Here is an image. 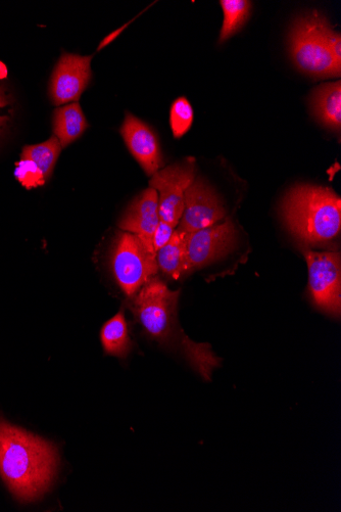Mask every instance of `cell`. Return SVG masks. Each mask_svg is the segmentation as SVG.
Wrapping results in <instances>:
<instances>
[{"instance_id":"6da1fadb","label":"cell","mask_w":341,"mask_h":512,"mask_svg":"<svg viewBox=\"0 0 341 512\" xmlns=\"http://www.w3.org/2000/svg\"><path fill=\"white\" fill-rule=\"evenodd\" d=\"M180 294L155 277L129 299V308L150 338L164 347L180 350L190 366L210 381L221 358L209 344L193 342L181 330L177 317Z\"/></svg>"},{"instance_id":"7a4b0ae2","label":"cell","mask_w":341,"mask_h":512,"mask_svg":"<svg viewBox=\"0 0 341 512\" xmlns=\"http://www.w3.org/2000/svg\"><path fill=\"white\" fill-rule=\"evenodd\" d=\"M59 468L58 448L0 420V477L14 496L33 502L50 490Z\"/></svg>"},{"instance_id":"3957f363","label":"cell","mask_w":341,"mask_h":512,"mask_svg":"<svg viewBox=\"0 0 341 512\" xmlns=\"http://www.w3.org/2000/svg\"><path fill=\"white\" fill-rule=\"evenodd\" d=\"M282 215L291 234L304 245L325 246L339 236L341 200L328 188L298 185L286 195Z\"/></svg>"},{"instance_id":"277c9868","label":"cell","mask_w":341,"mask_h":512,"mask_svg":"<svg viewBox=\"0 0 341 512\" xmlns=\"http://www.w3.org/2000/svg\"><path fill=\"white\" fill-rule=\"evenodd\" d=\"M330 26L314 13L296 22L290 33V54L297 67L315 77H339L341 65L331 55L327 43Z\"/></svg>"},{"instance_id":"5b68a950","label":"cell","mask_w":341,"mask_h":512,"mask_svg":"<svg viewBox=\"0 0 341 512\" xmlns=\"http://www.w3.org/2000/svg\"><path fill=\"white\" fill-rule=\"evenodd\" d=\"M115 281L128 299L134 297L146 284L157 276V254L151 252L142 241L129 232H120L110 255Z\"/></svg>"},{"instance_id":"8992f818","label":"cell","mask_w":341,"mask_h":512,"mask_svg":"<svg viewBox=\"0 0 341 512\" xmlns=\"http://www.w3.org/2000/svg\"><path fill=\"white\" fill-rule=\"evenodd\" d=\"M303 254L309 268V292L313 304L333 317L341 313V258L339 252H314L305 248Z\"/></svg>"},{"instance_id":"52a82bcc","label":"cell","mask_w":341,"mask_h":512,"mask_svg":"<svg viewBox=\"0 0 341 512\" xmlns=\"http://www.w3.org/2000/svg\"><path fill=\"white\" fill-rule=\"evenodd\" d=\"M196 180V161L192 158L159 170L150 181V188L159 195L160 219L175 228L184 211L185 192Z\"/></svg>"},{"instance_id":"ba28073f","label":"cell","mask_w":341,"mask_h":512,"mask_svg":"<svg viewBox=\"0 0 341 512\" xmlns=\"http://www.w3.org/2000/svg\"><path fill=\"white\" fill-rule=\"evenodd\" d=\"M235 243L236 230L230 220L190 232L186 241L188 274L229 254Z\"/></svg>"},{"instance_id":"9c48e42d","label":"cell","mask_w":341,"mask_h":512,"mask_svg":"<svg viewBox=\"0 0 341 512\" xmlns=\"http://www.w3.org/2000/svg\"><path fill=\"white\" fill-rule=\"evenodd\" d=\"M225 215L214 191L202 178H196L185 192L184 211L177 229L190 234L220 223Z\"/></svg>"},{"instance_id":"30bf717a","label":"cell","mask_w":341,"mask_h":512,"mask_svg":"<svg viewBox=\"0 0 341 512\" xmlns=\"http://www.w3.org/2000/svg\"><path fill=\"white\" fill-rule=\"evenodd\" d=\"M90 57L64 54L52 76L50 93L55 105L78 102L91 79Z\"/></svg>"},{"instance_id":"8fae6325","label":"cell","mask_w":341,"mask_h":512,"mask_svg":"<svg viewBox=\"0 0 341 512\" xmlns=\"http://www.w3.org/2000/svg\"><path fill=\"white\" fill-rule=\"evenodd\" d=\"M121 134L132 156L144 172L153 176L164 165L158 137L153 129L131 114H127Z\"/></svg>"},{"instance_id":"7c38bea8","label":"cell","mask_w":341,"mask_h":512,"mask_svg":"<svg viewBox=\"0 0 341 512\" xmlns=\"http://www.w3.org/2000/svg\"><path fill=\"white\" fill-rule=\"evenodd\" d=\"M160 220L159 195L157 191L149 188L131 203L119 221V227L137 236L146 248L157 254L153 238Z\"/></svg>"},{"instance_id":"4fadbf2b","label":"cell","mask_w":341,"mask_h":512,"mask_svg":"<svg viewBox=\"0 0 341 512\" xmlns=\"http://www.w3.org/2000/svg\"><path fill=\"white\" fill-rule=\"evenodd\" d=\"M315 117L326 127L340 130L341 126V85L340 81L323 84L316 88L311 99Z\"/></svg>"},{"instance_id":"5bb4252c","label":"cell","mask_w":341,"mask_h":512,"mask_svg":"<svg viewBox=\"0 0 341 512\" xmlns=\"http://www.w3.org/2000/svg\"><path fill=\"white\" fill-rule=\"evenodd\" d=\"M186 241L187 232L175 229L170 242L157 252L159 270L174 281L188 274Z\"/></svg>"},{"instance_id":"9a60e30c","label":"cell","mask_w":341,"mask_h":512,"mask_svg":"<svg viewBox=\"0 0 341 512\" xmlns=\"http://www.w3.org/2000/svg\"><path fill=\"white\" fill-rule=\"evenodd\" d=\"M88 123L78 103H72L56 110L54 114V132L62 148H66L85 132Z\"/></svg>"},{"instance_id":"2e32d148","label":"cell","mask_w":341,"mask_h":512,"mask_svg":"<svg viewBox=\"0 0 341 512\" xmlns=\"http://www.w3.org/2000/svg\"><path fill=\"white\" fill-rule=\"evenodd\" d=\"M101 341L106 354L125 359L132 350L128 325L123 311L108 320L102 331Z\"/></svg>"},{"instance_id":"e0dca14e","label":"cell","mask_w":341,"mask_h":512,"mask_svg":"<svg viewBox=\"0 0 341 512\" xmlns=\"http://www.w3.org/2000/svg\"><path fill=\"white\" fill-rule=\"evenodd\" d=\"M63 148L56 136L45 143L27 146L23 149L22 159L32 161L42 172L45 180L50 179Z\"/></svg>"},{"instance_id":"ac0fdd59","label":"cell","mask_w":341,"mask_h":512,"mask_svg":"<svg viewBox=\"0 0 341 512\" xmlns=\"http://www.w3.org/2000/svg\"><path fill=\"white\" fill-rule=\"evenodd\" d=\"M220 5L224 12V22L220 32V42L233 36L246 24L252 3L247 0H222Z\"/></svg>"},{"instance_id":"d6986e66","label":"cell","mask_w":341,"mask_h":512,"mask_svg":"<svg viewBox=\"0 0 341 512\" xmlns=\"http://www.w3.org/2000/svg\"><path fill=\"white\" fill-rule=\"evenodd\" d=\"M193 123V109L186 98L177 99L170 112V124L174 137L185 135Z\"/></svg>"},{"instance_id":"ffe728a7","label":"cell","mask_w":341,"mask_h":512,"mask_svg":"<svg viewBox=\"0 0 341 512\" xmlns=\"http://www.w3.org/2000/svg\"><path fill=\"white\" fill-rule=\"evenodd\" d=\"M15 175L27 190L38 188V186L44 185L46 181L41 170L27 159H22L16 165Z\"/></svg>"},{"instance_id":"44dd1931","label":"cell","mask_w":341,"mask_h":512,"mask_svg":"<svg viewBox=\"0 0 341 512\" xmlns=\"http://www.w3.org/2000/svg\"><path fill=\"white\" fill-rule=\"evenodd\" d=\"M174 231V226L165 221L160 220L153 238V246L156 253L170 242L174 234Z\"/></svg>"},{"instance_id":"7402d4cb","label":"cell","mask_w":341,"mask_h":512,"mask_svg":"<svg viewBox=\"0 0 341 512\" xmlns=\"http://www.w3.org/2000/svg\"><path fill=\"white\" fill-rule=\"evenodd\" d=\"M327 43L334 60L341 65V37L331 27L327 32Z\"/></svg>"},{"instance_id":"603a6c76","label":"cell","mask_w":341,"mask_h":512,"mask_svg":"<svg viewBox=\"0 0 341 512\" xmlns=\"http://www.w3.org/2000/svg\"><path fill=\"white\" fill-rule=\"evenodd\" d=\"M12 104V97L7 88L0 86V109L10 107Z\"/></svg>"},{"instance_id":"cb8c5ba5","label":"cell","mask_w":341,"mask_h":512,"mask_svg":"<svg viewBox=\"0 0 341 512\" xmlns=\"http://www.w3.org/2000/svg\"><path fill=\"white\" fill-rule=\"evenodd\" d=\"M128 26V24H126L124 27L120 28L119 30L113 32L112 34H110L109 36H107L101 43V45L99 46V49H97V51H101L105 48V46H107L108 44H110L112 41H114L115 38H117V36Z\"/></svg>"},{"instance_id":"d4e9b609","label":"cell","mask_w":341,"mask_h":512,"mask_svg":"<svg viewBox=\"0 0 341 512\" xmlns=\"http://www.w3.org/2000/svg\"><path fill=\"white\" fill-rule=\"evenodd\" d=\"M11 123V117L8 115H0V137L6 132Z\"/></svg>"},{"instance_id":"484cf974","label":"cell","mask_w":341,"mask_h":512,"mask_svg":"<svg viewBox=\"0 0 341 512\" xmlns=\"http://www.w3.org/2000/svg\"><path fill=\"white\" fill-rule=\"evenodd\" d=\"M7 75H8L7 67L3 63H0V79L6 78Z\"/></svg>"}]
</instances>
